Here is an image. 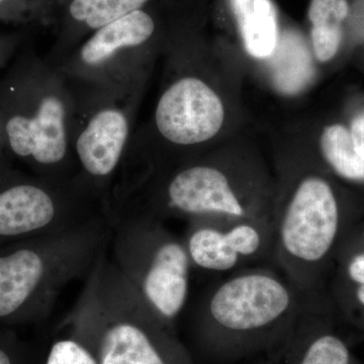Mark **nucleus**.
I'll list each match as a JSON object with an SVG mask.
<instances>
[{"label":"nucleus","instance_id":"nucleus-1","mask_svg":"<svg viewBox=\"0 0 364 364\" xmlns=\"http://www.w3.org/2000/svg\"><path fill=\"white\" fill-rule=\"evenodd\" d=\"M274 178L254 155L208 150L170 166L119 179L107 215L136 213L162 222L272 218Z\"/></svg>","mask_w":364,"mask_h":364},{"label":"nucleus","instance_id":"nucleus-2","mask_svg":"<svg viewBox=\"0 0 364 364\" xmlns=\"http://www.w3.org/2000/svg\"><path fill=\"white\" fill-rule=\"evenodd\" d=\"M305 298L273 265L217 277L189 310L191 344L208 364H240L286 334Z\"/></svg>","mask_w":364,"mask_h":364},{"label":"nucleus","instance_id":"nucleus-3","mask_svg":"<svg viewBox=\"0 0 364 364\" xmlns=\"http://www.w3.org/2000/svg\"><path fill=\"white\" fill-rule=\"evenodd\" d=\"M164 53L166 69L156 107L150 121L133 134L117 179L207 152L226 124V105L203 46L179 32Z\"/></svg>","mask_w":364,"mask_h":364},{"label":"nucleus","instance_id":"nucleus-4","mask_svg":"<svg viewBox=\"0 0 364 364\" xmlns=\"http://www.w3.org/2000/svg\"><path fill=\"white\" fill-rule=\"evenodd\" d=\"M23 48L0 76V124L7 152L33 176L75 181L73 86L52 62Z\"/></svg>","mask_w":364,"mask_h":364},{"label":"nucleus","instance_id":"nucleus-5","mask_svg":"<svg viewBox=\"0 0 364 364\" xmlns=\"http://www.w3.org/2000/svg\"><path fill=\"white\" fill-rule=\"evenodd\" d=\"M62 322L90 346L97 364H196L177 331L117 269L109 248Z\"/></svg>","mask_w":364,"mask_h":364},{"label":"nucleus","instance_id":"nucleus-6","mask_svg":"<svg viewBox=\"0 0 364 364\" xmlns=\"http://www.w3.org/2000/svg\"><path fill=\"white\" fill-rule=\"evenodd\" d=\"M277 171L273 265L301 293H321L326 268L343 230L338 196L310 155L282 158Z\"/></svg>","mask_w":364,"mask_h":364},{"label":"nucleus","instance_id":"nucleus-7","mask_svg":"<svg viewBox=\"0 0 364 364\" xmlns=\"http://www.w3.org/2000/svg\"><path fill=\"white\" fill-rule=\"evenodd\" d=\"M105 215L79 226L0 246V321L42 320L74 280L86 279L109 248Z\"/></svg>","mask_w":364,"mask_h":364},{"label":"nucleus","instance_id":"nucleus-8","mask_svg":"<svg viewBox=\"0 0 364 364\" xmlns=\"http://www.w3.org/2000/svg\"><path fill=\"white\" fill-rule=\"evenodd\" d=\"M150 75L107 85L70 80L74 90L71 149L76 179L102 203L105 214Z\"/></svg>","mask_w":364,"mask_h":364},{"label":"nucleus","instance_id":"nucleus-9","mask_svg":"<svg viewBox=\"0 0 364 364\" xmlns=\"http://www.w3.org/2000/svg\"><path fill=\"white\" fill-rule=\"evenodd\" d=\"M107 220L112 262L160 320L177 331L193 270L183 241L150 215L121 212Z\"/></svg>","mask_w":364,"mask_h":364},{"label":"nucleus","instance_id":"nucleus-10","mask_svg":"<svg viewBox=\"0 0 364 364\" xmlns=\"http://www.w3.org/2000/svg\"><path fill=\"white\" fill-rule=\"evenodd\" d=\"M179 32L165 28L156 0L98 28L56 66L75 82H124L150 74Z\"/></svg>","mask_w":364,"mask_h":364},{"label":"nucleus","instance_id":"nucleus-11","mask_svg":"<svg viewBox=\"0 0 364 364\" xmlns=\"http://www.w3.org/2000/svg\"><path fill=\"white\" fill-rule=\"evenodd\" d=\"M105 215L77 181L57 182L0 169V246L57 233Z\"/></svg>","mask_w":364,"mask_h":364},{"label":"nucleus","instance_id":"nucleus-12","mask_svg":"<svg viewBox=\"0 0 364 364\" xmlns=\"http://www.w3.org/2000/svg\"><path fill=\"white\" fill-rule=\"evenodd\" d=\"M181 239L193 269L217 277L246 267L273 265L272 218L191 220Z\"/></svg>","mask_w":364,"mask_h":364},{"label":"nucleus","instance_id":"nucleus-13","mask_svg":"<svg viewBox=\"0 0 364 364\" xmlns=\"http://www.w3.org/2000/svg\"><path fill=\"white\" fill-rule=\"evenodd\" d=\"M240 364H352L348 345L333 331L321 293L306 294L298 317L267 350Z\"/></svg>","mask_w":364,"mask_h":364},{"label":"nucleus","instance_id":"nucleus-14","mask_svg":"<svg viewBox=\"0 0 364 364\" xmlns=\"http://www.w3.org/2000/svg\"><path fill=\"white\" fill-rule=\"evenodd\" d=\"M156 0H62L54 23L56 38L47 59L56 65L98 28Z\"/></svg>","mask_w":364,"mask_h":364},{"label":"nucleus","instance_id":"nucleus-15","mask_svg":"<svg viewBox=\"0 0 364 364\" xmlns=\"http://www.w3.org/2000/svg\"><path fill=\"white\" fill-rule=\"evenodd\" d=\"M244 48L255 59L272 56L279 42V28L272 0H231Z\"/></svg>","mask_w":364,"mask_h":364},{"label":"nucleus","instance_id":"nucleus-16","mask_svg":"<svg viewBox=\"0 0 364 364\" xmlns=\"http://www.w3.org/2000/svg\"><path fill=\"white\" fill-rule=\"evenodd\" d=\"M349 14L347 0H312L309 18L312 23L314 54L318 62L330 61L338 52L342 23Z\"/></svg>","mask_w":364,"mask_h":364},{"label":"nucleus","instance_id":"nucleus-17","mask_svg":"<svg viewBox=\"0 0 364 364\" xmlns=\"http://www.w3.org/2000/svg\"><path fill=\"white\" fill-rule=\"evenodd\" d=\"M318 146L323 160L337 176L349 181H364V161L354 148L348 129L342 124L326 127Z\"/></svg>","mask_w":364,"mask_h":364},{"label":"nucleus","instance_id":"nucleus-18","mask_svg":"<svg viewBox=\"0 0 364 364\" xmlns=\"http://www.w3.org/2000/svg\"><path fill=\"white\" fill-rule=\"evenodd\" d=\"M62 0H0V23L53 26Z\"/></svg>","mask_w":364,"mask_h":364},{"label":"nucleus","instance_id":"nucleus-19","mask_svg":"<svg viewBox=\"0 0 364 364\" xmlns=\"http://www.w3.org/2000/svg\"><path fill=\"white\" fill-rule=\"evenodd\" d=\"M41 364H97L90 346L63 322Z\"/></svg>","mask_w":364,"mask_h":364},{"label":"nucleus","instance_id":"nucleus-20","mask_svg":"<svg viewBox=\"0 0 364 364\" xmlns=\"http://www.w3.org/2000/svg\"><path fill=\"white\" fill-rule=\"evenodd\" d=\"M0 364H31L28 351L13 334H0Z\"/></svg>","mask_w":364,"mask_h":364},{"label":"nucleus","instance_id":"nucleus-21","mask_svg":"<svg viewBox=\"0 0 364 364\" xmlns=\"http://www.w3.org/2000/svg\"><path fill=\"white\" fill-rule=\"evenodd\" d=\"M25 41L26 35L21 32L0 35V71L13 61Z\"/></svg>","mask_w":364,"mask_h":364},{"label":"nucleus","instance_id":"nucleus-22","mask_svg":"<svg viewBox=\"0 0 364 364\" xmlns=\"http://www.w3.org/2000/svg\"><path fill=\"white\" fill-rule=\"evenodd\" d=\"M345 272L354 286L364 284V251L349 257L345 267Z\"/></svg>","mask_w":364,"mask_h":364},{"label":"nucleus","instance_id":"nucleus-23","mask_svg":"<svg viewBox=\"0 0 364 364\" xmlns=\"http://www.w3.org/2000/svg\"><path fill=\"white\" fill-rule=\"evenodd\" d=\"M350 135L358 156L364 161V114L354 119L350 128Z\"/></svg>","mask_w":364,"mask_h":364},{"label":"nucleus","instance_id":"nucleus-24","mask_svg":"<svg viewBox=\"0 0 364 364\" xmlns=\"http://www.w3.org/2000/svg\"><path fill=\"white\" fill-rule=\"evenodd\" d=\"M7 167H11V159L7 152L6 138L0 124V169L7 168Z\"/></svg>","mask_w":364,"mask_h":364},{"label":"nucleus","instance_id":"nucleus-25","mask_svg":"<svg viewBox=\"0 0 364 364\" xmlns=\"http://www.w3.org/2000/svg\"><path fill=\"white\" fill-rule=\"evenodd\" d=\"M353 296L356 304L364 309V284L354 287Z\"/></svg>","mask_w":364,"mask_h":364}]
</instances>
